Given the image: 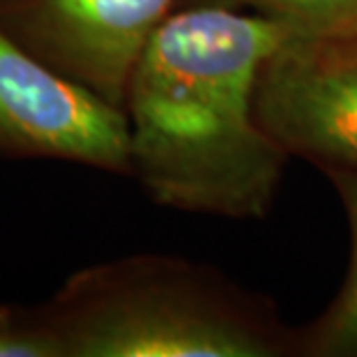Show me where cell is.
I'll use <instances>...</instances> for the list:
<instances>
[{
	"mask_svg": "<svg viewBox=\"0 0 357 357\" xmlns=\"http://www.w3.org/2000/svg\"><path fill=\"white\" fill-rule=\"evenodd\" d=\"M288 31L258 14L178 7L130 77L123 102L130 176L155 204L260 220L290 153L260 126L262 63Z\"/></svg>",
	"mask_w": 357,
	"mask_h": 357,
	"instance_id": "6da1fadb",
	"label": "cell"
},
{
	"mask_svg": "<svg viewBox=\"0 0 357 357\" xmlns=\"http://www.w3.org/2000/svg\"><path fill=\"white\" fill-rule=\"evenodd\" d=\"M35 311L63 357H276L299 348L262 302L169 255L79 269Z\"/></svg>",
	"mask_w": 357,
	"mask_h": 357,
	"instance_id": "7a4b0ae2",
	"label": "cell"
},
{
	"mask_svg": "<svg viewBox=\"0 0 357 357\" xmlns=\"http://www.w3.org/2000/svg\"><path fill=\"white\" fill-rule=\"evenodd\" d=\"M255 114L290 155L357 169V31L285 35L262 63Z\"/></svg>",
	"mask_w": 357,
	"mask_h": 357,
	"instance_id": "3957f363",
	"label": "cell"
},
{
	"mask_svg": "<svg viewBox=\"0 0 357 357\" xmlns=\"http://www.w3.org/2000/svg\"><path fill=\"white\" fill-rule=\"evenodd\" d=\"M0 158L63 160L130 176L126 114L0 28Z\"/></svg>",
	"mask_w": 357,
	"mask_h": 357,
	"instance_id": "277c9868",
	"label": "cell"
},
{
	"mask_svg": "<svg viewBox=\"0 0 357 357\" xmlns=\"http://www.w3.org/2000/svg\"><path fill=\"white\" fill-rule=\"evenodd\" d=\"M176 0H0L5 28L35 59L123 109L130 77Z\"/></svg>",
	"mask_w": 357,
	"mask_h": 357,
	"instance_id": "5b68a950",
	"label": "cell"
},
{
	"mask_svg": "<svg viewBox=\"0 0 357 357\" xmlns=\"http://www.w3.org/2000/svg\"><path fill=\"white\" fill-rule=\"evenodd\" d=\"M344 204L351 227V267L327 311L299 337V351L323 357L357 355V169L320 167Z\"/></svg>",
	"mask_w": 357,
	"mask_h": 357,
	"instance_id": "8992f818",
	"label": "cell"
},
{
	"mask_svg": "<svg viewBox=\"0 0 357 357\" xmlns=\"http://www.w3.org/2000/svg\"><path fill=\"white\" fill-rule=\"evenodd\" d=\"M225 7L276 21L288 33L357 31V0H176V7Z\"/></svg>",
	"mask_w": 357,
	"mask_h": 357,
	"instance_id": "52a82bcc",
	"label": "cell"
},
{
	"mask_svg": "<svg viewBox=\"0 0 357 357\" xmlns=\"http://www.w3.org/2000/svg\"><path fill=\"white\" fill-rule=\"evenodd\" d=\"M0 357H63L35 309H0Z\"/></svg>",
	"mask_w": 357,
	"mask_h": 357,
	"instance_id": "ba28073f",
	"label": "cell"
}]
</instances>
